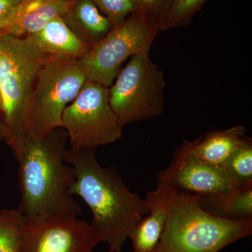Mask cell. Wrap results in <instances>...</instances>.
<instances>
[{
	"label": "cell",
	"instance_id": "484cf974",
	"mask_svg": "<svg viewBox=\"0 0 252 252\" xmlns=\"http://www.w3.org/2000/svg\"><path fill=\"white\" fill-rule=\"evenodd\" d=\"M0 99H1V97H0Z\"/></svg>",
	"mask_w": 252,
	"mask_h": 252
},
{
	"label": "cell",
	"instance_id": "ffe728a7",
	"mask_svg": "<svg viewBox=\"0 0 252 252\" xmlns=\"http://www.w3.org/2000/svg\"><path fill=\"white\" fill-rule=\"evenodd\" d=\"M114 27L122 24L131 15L140 12L136 0H92Z\"/></svg>",
	"mask_w": 252,
	"mask_h": 252
},
{
	"label": "cell",
	"instance_id": "2e32d148",
	"mask_svg": "<svg viewBox=\"0 0 252 252\" xmlns=\"http://www.w3.org/2000/svg\"><path fill=\"white\" fill-rule=\"evenodd\" d=\"M198 206L207 213L229 220L252 217V184L233 191L197 195Z\"/></svg>",
	"mask_w": 252,
	"mask_h": 252
},
{
	"label": "cell",
	"instance_id": "5bb4252c",
	"mask_svg": "<svg viewBox=\"0 0 252 252\" xmlns=\"http://www.w3.org/2000/svg\"><path fill=\"white\" fill-rule=\"evenodd\" d=\"M69 0H22L16 23L8 34L19 37L31 35L67 12Z\"/></svg>",
	"mask_w": 252,
	"mask_h": 252
},
{
	"label": "cell",
	"instance_id": "30bf717a",
	"mask_svg": "<svg viewBox=\"0 0 252 252\" xmlns=\"http://www.w3.org/2000/svg\"><path fill=\"white\" fill-rule=\"evenodd\" d=\"M158 180L177 193L192 195H211L239 189L221 165L208 163L195 157L188 140L176 151L170 165L158 174Z\"/></svg>",
	"mask_w": 252,
	"mask_h": 252
},
{
	"label": "cell",
	"instance_id": "8fae6325",
	"mask_svg": "<svg viewBox=\"0 0 252 252\" xmlns=\"http://www.w3.org/2000/svg\"><path fill=\"white\" fill-rule=\"evenodd\" d=\"M177 192L158 182L157 188L146 195L149 212L141 219L129 237L134 252H152L161 238L172 201Z\"/></svg>",
	"mask_w": 252,
	"mask_h": 252
},
{
	"label": "cell",
	"instance_id": "ac0fdd59",
	"mask_svg": "<svg viewBox=\"0 0 252 252\" xmlns=\"http://www.w3.org/2000/svg\"><path fill=\"white\" fill-rule=\"evenodd\" d=\"M25 217L17 209L0 211V252H20Z\"/></svg>",
	"mask_w": 252,
	"mask_h": 252
},
{
	"label": "cell",
	"instance_id": "44dd1931",
	"mask_svg": "<svg viewBox=\"0 0 252 252\" xmlns=\"http://www.w3.org/2000/svg\"><path fill=\"white\" fill-rule=\"evenodd\" d=\"M140 13L160 31L164 18L168 11L172 0H136Z\"/></svg>",
	"mask_w": 252,
	"mask_h": 252
},
{
	"label": "cell",
	"instance_id": "9a60e30c",
	"mask_svg": "<svg viewBox=\"0 0 252 252\" xmlns=\"http://www.w3.org/2000/svg\"><path fill=\"white\" fill-rule=\"evenodd\" d=\"M246 127L238 126L208 132L198 140L190 142L195 157L204 161L222 165L245 140Z\"/></svg>",
	"mask_w": 252,
	"mask_h": 252
},
{
	"label": "cell",
	"instance_id": "52a82bcc",
	"mask_svg": "<svg viewBox=\"0 0 252 252\" xmlns=\"http://www.w3.org/2000/svg\"><path fill=\"white\" fill-rule=\"evenodd\" d=\"M159 32L140 12L131 15L78 61L86 81L110 87L126 60L137 54H149Z\"/></svg>",
	"mask_w": 252,
	"mask_h": 252
},
{
	"label": "cell",
	"instance_id": "cb8c5ba5",
	"mask_svg": "<svg viewBox=\"0 0 252 252\" xmlns=\"http://www.w3.org/2000/svg\"><path fill=\"white\" fill-rule=\"evenodd\" d=\"M69 2L72 3L74 2V1H77V0H69Z\"/></svg>",
	"mask_w": 252,
	"mask_h": 252
},
{
	"label": "cell",
	"instance_id": "7402d4cb",
	"mask_svg": "<svg viewBox=\"0 0 252 252\" xmlns=\"http://www.w3.org/2000/svg\"><path fill=\"white\" fill-rule=\"evenodd\" d=\"M22 0H0V33H8L14 26Z\"/></svg>",
	"mask_w": 252,
	"mask_h": 252
},
{
	"label": "cell",
	"instance_id": "6da1fadb",
	"mask_svg": "<svg viewBox=\"0 0 252 252\" xmlns=\"http://www.w3.org/2000/svg\"><path fill=\"white\" fill-rule=\"evenodd\" d=\"M67 140L63 127L42 137L27 132L13 149L21 193L17 210L23 216L78 217L81 213L70 193L76 177L64 158Z\"/></svg>",
	"mask_w": 252,
	"mask_h": 252
},
{
	"label": "cell",
	"instance_id": "7c38bea8",
	"mask_svg": "<svg viewBox=\"0 0 252 252\" xmlns=\"http://www.w3.org/2000/svg\"><path fill=\"white\" fill-rule=\"evenodd\" d=\"M27 36L49 59L79 61L91 48L71 31L62 17L54 18Z\"/></svg>",
	"mask_w": 252,
	"mask_h": 252
},
{
	"label": "cell",
	"instance_id": "5b68a950",
	"mask_svg": "<svg viewBox=\"0 0 252 252\" xmlns=\"http://www.w3.org/2000/svg\"><path fill=\"white\" fill-rule=\"evenodd\" d=\"M163 72L149 54L135 55L109 87V102L123 126L161 114L165 106Z\"/></svg>",
	"mask_w": 252,
	"mask_h": 252
},
{
	"label": "cell",
	"instance_id": "277c9868",
	"mask_svg": "<svg viewBox=\"0 0 252 252\" xmlns=\"http://www.w3.org/2000/svg\"><path fill=\"white\" fill-rule=\"evenodd\" d=\"M252 233V217L229 220L207 213L197 195L177 193L165 228L152 252H219Z\"/></svg>",
	"mask_w": 252,
	"mask_h": 252
},
{
	"label": "cell",
	"instance_id": "9c48e42d",
	"mask_svg": "<svg viewBox=\"0 0 252 252\" xmlns=\"http://www.w3.org/2000/svg\"><path fill=\"white\" fill-rule=\"evenodd\" d=\"M101 243L90 223L77 217H25L20 252H92Z\"/></svg>",
	"mask_w": 252,
	"mask_h": 252
},
{
	"label": "cell",
	"instance_id": "7a4b0ae2",
	"mask_svg": "<svg viewBox=\"0 0 252 252\" xmlns=\"http://www.w3.org/2000/svg\"><path fill=\"white\" fill-rule=\"evenodd\" d=\"M95 149H66L64 158L75 174L71 195L84 200L93 214L91 225L109 250L121 252L141 219L149 212L145 198L132 193L114 167H103Z\"/></svg>",
	"mask_w": 252,
	"mask_h": 252
},
{
	"label": "cell",
	"instance_id": "ba28073f",
	"mask_svg": "<svg viewBox=\"0 0 252 252\" xmlns=\"http://www.w3.org/2000/svg\"><path fill=\"white\" fill-rule=\"evenodd\" d=\"M61 122L72 148L95 149L117 142L124 132L109 102V88L90 81L63 111Z\"/></svg>",
	"mask_w": 252,
	"mask_h": 252
},
{
	"label": "cell",
	"instance_id": "3957f363",
	"mask_svg": "<svg viewBox=\"0 0 252 252\" xmlns=\"http://www.w3.org/2000/svg\"><path fill=\"white\" fill-rule=\"evenodd\" d=\"M49 59L28 36L0 33V120L11 150L27 133L30 99Z\"/></svg>",
	"mask_w": 252,
	"mask_h": 252
},
{
	"label": "cell",
	"instance_id": "d4e9b609",
	"mask_svg": "<svg viewBox=\"0 0 252 252\" xmlns=\"http://www.w3.org/2000/svg\"><path fill=\"white\" fill-rule=\"evenodd\" d=\"M109 252H114L112 251V250H109Z\"/></svg>",
	"mask_w": 252,
	"mask_h": 252
},
{
	"label": "cell",
	"instance_id": "e0dca14e",
	"mask_svg": "<svg viewBox=\"0 0 252 252\" xmlns=\"http://www.w3.org/2000/svg\"><path fill=\"white\" fill-rule=\"evenodd\" d=\"M221 166L238 189L252 184V139L245 137Z\"/></svg>",
	"mask_w": 252,
	"mask_h": 252
},
{
	"label": "cell",
	"instance_id": "8992f818",
	"mask_svg": "<svg viewBox=\"0 0 252 252\" xmlns=\"http://www.w3.org/2000/svg\"><path fill=\"white\" fill-rule=\"evenodd\" d=\"M86 81L78 61L49 59L38 75L27 113V132L37 137L62 127L63 111Z\"/></svg>",
	"mask_w": 252,
	"mask_h": 252
},
{
	"label": "cell",
	"instance_id": "d6986e66",
	"mask_svg": "<svg viewBox=\"0 0 252 252\" xmlns=\"http://www.w3.org/2000/svg\"><path fill=\"white\" fill-rule=\"evenodd\" d=\"M210 0H172L160 31L187 26Z\"/></svg>",
	"mask_w": 252,
	"mask_h": 252
},
{
	"label": "cell",
	"instance_id": "4fadbf2b",
	"mask_svg": "<svg viewBox=\"0 0 252 252\" xmlns=\"http://www.w3.org/2000/svg\"><path fill=\"white\" fill-rule=\"evenodd\" d=\"M62 18L71 31L91 47L104 39L114 28L92 0L71 3Z\"/></svg>",
	"mask_w": 252,
	"mask_h": 252
},
{
	"label": "cell",
	"instance_id": "603a6c76",
	"mask_svg": "<svg viewBox=\"0 0 252 252\" xmlns=\"http://www.w3.org/2000/svg\"><path fill=\"white\" fill-rule=\"evenodd\" d=\"M3 141L5 142L4 129L2 123L0 120V145H1V142H3Z\"/></svg>",
	"mask_w": 252,
	"mask_h": 252
}]
</instances>
